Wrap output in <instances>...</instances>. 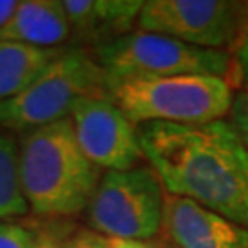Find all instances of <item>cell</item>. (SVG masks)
<instances>
[{"label": "cell", "instance_id": "cell-11", "mask_svg": "<svg viewBox=\"0 0 248 248\" xmlns=\"http://www.w3.org/2000/svg\"><path fill=\"white\" fill-rule=\"evenodd\" d=\"M72 37L61 0H22L17 4L0 39L39 48H62Z\"/></svg>", "mask_w": 248, "mask_h": 248}, {"label": "cell", "instance_id": "cell-8", "mask_svg": "<svg viewBox=\"0 0 248 248\" xmlns=\"http://www.w3.org/2000/svg\"><path fill=\"white\" fill-rule=\"evenodd\" d=\"M70 120L81 151L99 169L138 168L143 153L136 125L110 98H85L72 108Z\"/></svg>", "mask_w": 248, "mask_h": 248}, {"label": "cell", "instance_id": "cell-13", "mask_svg": "<svg viewBox=\"0 0 248 248\" xmlns=\"http://www.w3.org/2000/svg\"><path fill=\"white\" fill-rule=\"evenodd\" d=\"M28 210L18 177V147L13 136L0 131V219L22 215Z\"/></svg>", "mask_w": 248, "mask_h": 248}, {"label": "cell", "instance_id": "cell-7", "mask_svg": "<svg viewBox=\"0 0 248 248\" xmlns=\"http://www.w3.org/2000/svg\"><path fill=\"white\" fill-rule=\"evenodd\" d=\"M136 26L186 45L224 50L248 28V2L235 0H147Z\"/></svg>", "mask_w": 248, "mask_h": 248}, {"label": "cell", "instance_id": "cell-17", "mask_svg": "<svg viewBox=\"0 0 248 248\" xmlns=\"http://www.w3.org/2000/svg\"><path fill=\"white\" fill-rule=\"evenodd\" d=\"M64 248H110V241L92 228H83L72 232L64 241Z\"/></svg>", "mask_w": 248, "mask_h": 248}, {"label": "cell", "instance_id": "cell-4", "mask_svg": "<svg viewBox=\"0 0 248 248\" xmlns=\"http://www.w3.org/2000/svg\"><path fill=\"white\" fill-rule=\"evenodd\" d=\"M85 98H110L107 74L92 53L64 48L24 92L0 101V125L26 133L55 124Z\"/></svg>", "mask_w": 248, "mask_h": 248}, {"label": "cell", "instance_id": "cell-5", "mask_svg": "<svg viewBox=\"0 0 248 248\" xmlns=\"http://www.w3.org/2000/svg\"><path fill=\"white\" fill-rule=\"evenodd\" d=\"M92 55L105 70L108 89L124 81L182 74L226 78L233 66L232 55L224 50L197 48L171 37L140 30L96 46Z\"/></svg>", "mask_w": 248, "mask_h": 248}, {"label": "cell", "instance_id": "cell-20", "mask_svg": "<svg viewBox=\"0 0 248 248\" xmlns=\"http://www.w3.org/2000/svg\"><path fill=\"white\" fill-rule=\"evenodd\" d=\"M17 4H18L17 0H0V30L6 26V22L15 13Z\"/></svg>", "mask_w": 248, "mask_h": 248}, {"label": "cell", "instance_id": "cell-10", "mask_svg": "<svg viewBox=\"0 0 248 248\" xmlns=\"http://www.w3.org/2000/svg\"><path fill=\"white\" fill-rule=\"evenodd\" d=\"M62 8L72 37L96 48L133 31L143 0H64Z\"/></svg>", "mask_w": 248, "mask_h": 248}, {"label": "cell", "instance_id": "cell-12", "mask_svg": "<svg viewBox=\"0 0 248 248\" xmlns=\"http://www.w3.org/2000/svg\"><path fill=\"white\" fill-rule=\"evenodd\" d=\"M64 48H39L0 39V101L24 92Z\"/></svg>", "mask_w": 248, "mask_h": 248}, {"label": "cell", "instance_id": "cell-19", "mask_svg": "<svg viewBox=\"0 0 248 248\" xmlns=\"http://www.w3.org/2000/svg\"><path fill=\"white\" fill-rule=\"evenodd\" d=\"M110 248H160L149 241H136V239H108Z\"/></svg>", "mask_w": 248, "mask_h": 248}, {"label": "cell", "instance_id": "cell-15", "mask_svg": "<svg viewBox=\"0 0 248 248\" xmlns=\"http://www.w3.org/2000/svg\"><path fill=\"white\" fill-rule=\"evenodd\" d=\"M35 232V248H64V241L68 239L74 228L70 230L68 224L61 222H50L41 224Z\"/></svg>", "mask_w": 248, "mask_h": 248}, {"label": "cell", "instance_id": "cell-3", "mask_svg": "<svg viewBox=\"0 0 248 248\" xmlns=\"http://www.w3.org/2000/svg\"><path fill=\"white\" fill-rule=\"evenodd\" d=\"M108 96L134 125L149 122L197 125L224 120L235 94L226 78L182 74L124 81L112 85Z\"/></svg>", "mask_w": 248, "mask_h": 248}, {"label": "cell", "instance_id": "cell-2", "mask_svg": "<svg viewBox=\"0 0 248 248\" xmlns=\"http://www.w3.org/2000/svg\"><path fill=\"white\" fill-rule=\"evenodd\" d=\"M18 177L28 208L41 217H72L89 210L103 177L81 151L70 118L22 133Z\"/></svg>", "mask_w": 248, "mask_h": 248}, {"label": "cell", "instance_id": "cell-1", "mask_svg": "<svg viewBox=\"0 0 248 248\" xmlns=\"http://www.w3.org/2000/svg\"><path fill=\"white\" fill-rule=\"evenodd\" d=\"M143 158L166 193L248 228V151L228 120L136 125Z\"/></svg>", "mask_w": 248, "mask_h": 248}, {"label": "cell", "instance_id": "cell-18", "mask_svg": "<svg viewBox=\"0 0 248 248\" xmlns=\"http://www.w3.org/2000/svg\"><path fill=\"white\" fill-rule=\"evenodd\" d=\"M235 68L239 72L241 85L248 92V28L235 45Z\"/></svg>", "mask_w": 248, "mask_h": 248}, {"label": "cell", "instance_id": "cell-6", "mask_svg": "<svg viewBox=\"0 0 248 248\" xmlns=\"http://www.w3.org/2000/svg\"><path fill=\"white\" fill-rule=\"evenodd\" d=\"M166 195L151 168L105 171L89 204L90 226L108 239L149 241L162 230Z\"/></svg>", "mask_w": 248, "mask_h": 248}, {"label": "cell", "instance_id": "cell-9", "mask_svg": "<svg viewBox=\"0 0 248 248\" xmlns=\"http://www.w3.org/2000/svg\"><path fill=\"white\" fill-rule=\"evenodd\" d=\"M160 233L166 248H248V228L169 193Z\"/></svg>", "mask_w": 248, "mask_h": 248}, {"label": "cell", "instance_id": "cell-16", "mask_svg": "<svg viewBox=\"0 0 248 248\" xmlns=\"http://www.w3.org/2000/svg\"><path fill=\"white\" fill-rule=\"evenodd\" d=\"M228 122L235 129L243 145L248 151V92L241 90L233 96V103L228 112Z\"/></svg>", "mask_w": 248, "mask_h": 248}, {"label": "cell", "instance_id": "cell-14", "mask_svg": "<svg viewBox=\"0 0 248 248\" xmlns=\"http://www.w3.org/2000/svg\"><path fill=\"white\" fill-rule=\"evenodd\" d=\"M0 248H35V232L17 222L0 221Z\"/></svg>", "mask_w": 248, "mask_h": 248}]
</instances>
